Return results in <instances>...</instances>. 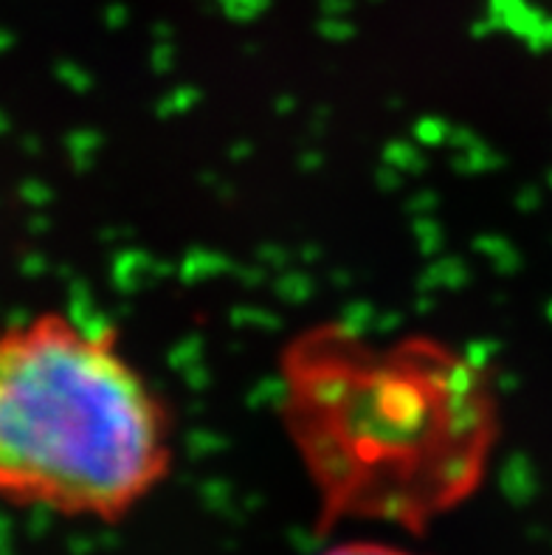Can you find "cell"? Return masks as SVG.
<instances>
[{"label": "cell", "mask_w": 552, "mask_h": 555, "mask_svg": "<svg viewBox=\"0 0 552 555\" xmlns=\"http://www.w3.org/2000/svg\"><path fill=\"white\" fill-rule=\"evenodd\" d=\"M280 421L316 491L319 533L386 521L423 535L483 488L502 398L465 347L330 319L282 347Z\"/></svg>", "instance_id": "obj_1"}, {"label": "cell", "mask_w": 552, "mask_h": 555, "mask_svg": "<svg viewBox=\"0 0 552 555\" xmlns=\"http://www.w3.org/2000/svg\"><path fill=\"white\" fill-rule=\"evenodd\" d=\"M172 460V412L113 327L56 308L0 324V502L119 521Z\"/></svg>", "instance_id": "obj_2"}, {"label": "cell", "mask_w": 552, "mask_h": 555, "mask_svg": "<svg viewBox=\"0 0 552 555\" xmlns=\"http://www.w3.org/2000/svg\"><path fill=\"white\" fill-rule=\"evenodd\" d=\"M319 555H418L412 550L395 547V544H384V542H344L336 544V547L322 550Z\"/></svg>", "instance_id": "obj_3"}]
</instances>
